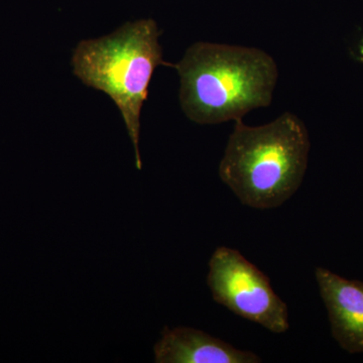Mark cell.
<instances>
[{
	"label": "cell",
	"mask_w": 363,
	"mask_h": 363,
	"mask_svg": "<svg viewBox=\"0 0 363 363\" xmlns=\"http://www.w3.org/2000/svg\"><path fill=\"white\" fill-rule=\"evenodd\" d=\"M180 76L179 100L198 124L242 121L248 112L271 105L279 69L257 48L197 42L174 66Z\"/></svg>",
	"instance_id": "obj_1"
},
{
	"label": "cell",
	"mask_w": 363,
	"mask_h": 363,
	"mask_svg": "<svg viewBox=\"0 0 363 363\" xmlns=\"http://www.w3.org/2000/svg\"><path fill=\"white\" fill-rule=\"evenodd\" d=\"M309 152V133L296 114L285 112L259 126L238 121L219 164V177L245 206L272 209L300 188Z\"/></svg>",
	"instance_id": "obj_2"
},
{
	"label": "cell",
	"mask_w": 363,
	"mask_h": 363,
	"mask_svg": "<svg viewBox=\"0 0 363 363\" xmlns=\"http://www.w3.org/2000/svg\"><path fill=\"white\" fill-rule=\"evenodd\" d=\"M156 21L140 20L98 39L81 40L72 55L73 74L88 87L111 97L123 116L142 169L140 154V113L154 72L162 60Z\"/></svg>",
	"instance_id": "obj_3"
},
{
	"label": "cell",
	"mask_w": 363,
	"mask_h": 363,
	"mask_svg": "<svg viewBox=\"0 0 363 363\" xmlns=\"http://www.w3.org/2000/svg\"><path fill=\"white\" fill-rule=\"evenodd\" d=\"M207 284L215 302L272 333L288 330V306L271 281L238 250L216 248L209 260Z\"/></svg>",
	"instance_id": "obj_4"
},
{
	"label": "cell",
	"mask_w": 363,
	"mask_h": 363,
	"mask_svg": "<svg viewBox=\"0 0 363 363\" xmlns=\"http://www.w3.org/2000/svg\"><path fill=\"white\" fill-rule=\"evenodd\" d=\"M331 333L350 353H363V281L348 279L324 269H315Z\"/></svg>",
	"instance_id": "obj_5"
},
{
	"label": "cell",
	"mask_w": 363,
	"mask_h": 363,
	"mask_svg": "<svg viewBox=\"0 0 363 363\" xmlns=\"http://www.w3.org/2000/svg\"><path fill=\"white\" fill-rule=\"evenodd\" d=\"M157 363H259L252 351L240 350L230 344L190 327H169L154 347Z\"/></svg>",
	"instance_id": "obj_6"
}]
</instances>
